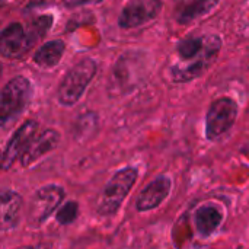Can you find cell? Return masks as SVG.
Wrapping results in <instances>:
<instances>
[{
    "instance_id": "7c38bea8",
    "label": "cell",
    "mask_w": 249,
    "mask_h": 249,
    "mask_svg": "<svg viewBox=\"0 0 249 249\" xmlns=\"http://www.w3.org/2000/svg\"><path fill=\"white\" fill-rule=\"evenodd\" d=\"M22 197L15 191H0V231L13 229L20 219Z\"/></svg>"
},
{
    "instance_id": "7a4b0ae2",
    "label": "cell",
    "mask_w": 249,
    "mask_h": 249,
    "mask_svg": "<svg viewBox=\"0 0 249 249\" xmlns=\"http://www.w3.org/2000/svg\"><path fill=\"white\" fill-rule=\"evenodd\" d=\"M96 74V63L86 57L80 61H77L63 77L58 90L57 98L58 102L64 107H73L77 104V101L85 93L86 88L89 86L90 80Z\"/></svg>"
},
{
    "instance_id": "ac0fdd59",
    "label": "cell",
    "mask_w": 249,
    "mask_h": 249,
    "mask_svg": "<svg viewBox=\"0 0 249 249\" xmlns=\"http://www.w3.org/2000/svg\"><path fill=\"white\" fill-rule=\"evenodd\" d=\"M51 22H53V18H51V16H41V18H38V19L35 20V23L32 25V29L29 31L31 38H32L34 41H36V35H35V34H38V36H42V35L50 29Z\"/></svg>"
},
{
    "instance_id": "44dd1931",
    "label": "cell",
    "mask_w": 249,
    "mask_h": 249,
    "mask_svg": "<svg viewBox=\"0 0 249 249\" xmlns=\"http://www.w3.org/2000/svg\"><path fill=\"white\" fill-rule=\"evenodd\" d=\"M0 74H1V64H0Z\"/></svg>"
},
{
    "instance_id": "4fadbf2b",
    "label": "cell",
    "mask_w": 249,
    "mask_h": 249,
    "mask_svg": "<svg viewBox=\"0 0 249 249\" xmlns=\"http://www.w3.org/2000/svg\"><path fill=\"white\" fill-rule=\"evenodd\" d=\"M196 228L198 233L204 238L213 235L223 222V213L212 204L203 206L196 212Z\"/></svg>"
},
{
    "instance_id": "5bb4252c",
    "label": "cell",
    "mask_w": 249,
    "mask_h": 249,
    "mask_svg": "<svg viewBox=\"0 0 249 249\" xmlns=\"http://www.w3.org/2000/svg\"><path fill=\"white\" fill-rule=\"evenodd\" d=\"M64 48H66V45L60 39L48 41L36 50V53L34 55V63L38 64L39 67L51 69L60 63V60L64 54Z\"/></svg>"
},
{
    "instance_id": "d6986e66",
    "label": "cell",
    "mask_w": 249,
    "mask_h": 249,
    "mask_svg": "<svg viewBox=\"0 0 249 249\" xmlns=\"http://www.w3.org/2000/svg\"><path fill=\"white\" fill-rule=\"evenodd\" d=\"M99 0H63V4L66 7H79V6H85V4H90V3H96Z\"/></svg>"
},
{
    "instance_id": "3957f363",
    "label": "cell",
    "mask_w": 249,
    "mask_h": 249,
    "mask_svg": "<svg viewBox=\"0 0 249 249\" xmlns=\"http://www.w3.org/2000/svg\"><path fill=\"white\" fill-rule=\"evenodd\" d=\"M31 98L32 85L26 77L18 76L7 82L0 90V127L18 118L28 107Z\"/></svg>"
},
{
    "instance_id": "277c9868",
    "label": "cell",
    "mask_w": 249,
    "mask_h": 249,
    "mask_svg": "<svg viewBox=\"0 0 249 249\" xmlns=\"http://www.w3.org/2000/svg\"><path fill=\"white\" fill-rule=\"evenodd\" d=\"M222 48V39L217 35L204 36L203 53L190 61H181L171 69V77L175 83H185L200 77L217 58Z\"/></svg>"
},
{
    "instance_id": "5b68a950",
    "label": "cell",
    "mask_w": 249,
    "mask_h": 249,
    "mask_svg": "<svg viewBox=\"0 0 249 249\" xmlns=\"http://www.w3.org/2000/svg\"><path fill=\"white\" fill-rule=\"evenodd\" d=\"M238 104L228 96L216 99L206 114V137L216 142L223 137L235 124L238 118Z\"/></svg>"
},
{
    "instance_id": "9a60e30c",
    "label": "cell",
    "mask_w": 249,
    "mask_h": 249,
    "mask_svg": "<svg viewBox=\"0 0 249 249\" xmlns=\"http://www.w3.org/2000/svg\"><path fill=\"white\" fill-rule=\"evenodd\" d=\"M220 0H191L188 4L182 7V10L178 15V22L179 23H190L209 12H212Z\"/></svg>"
},
{
    "instance_id": "8fae6325",
    "label": "cell",
    "mask_w": 249,
    "mask_h": 249,
    "mask_svg": "<svg viewBox=\"0 0 249 249\" xmlns=\"http://www.w3.org/2000/svg\"><path fill=\"white\" fill-rule=\"evenodd\" d=\"M58 143H60V134L55 130L50 128V130H45V131L36 134L32 139V142L29 143V146L26 147V150L23 152V155L20 156L22 166L29 168L32 163L38 162L47 153L57 149Z\"/></svg>"
},
{
    "instance_id": "8992f818",
    "label": "cell",
    "mask_w": 249,
    "mask_h": 249,
    "mask_svg": "<svg viewBox=\"0 0 249 249\" xmlns=\"http://www.w3.org/2000/svg\"><path fill=\"white\" fill-rule=\"evenodd\" d=\"M63 198H64V188L60 185L50 184V185L39 188L34 194V197L29 203L28 223L32 228L41 226L55 212V209L61 204Z\"/></svg>"
},
{
    "instance_id": "ffe728a7",
    "label": "cell",
    "mask_w": 249,
    "mask_h": 249,
    "mask_svg": "<svg viewBox=\"0 0 249 249\" xmlns=\"http://www.w3.org/2000/svg\"><path fill=\"white\" fill-rule=\"evenodd\" d=\"M18 249H50V245L47 244H38V245H28V247H22Z\"/></svg>"
},
{
    "instance_id": "52a82bcc",
    "label": "cell",
    "mask_w": 249,
    "mask_h": 249,
    "mask_svg": "<svg viewBox=\"0 0 249 249\" xmlns=\"http://www.w3.org/2000/svg\"><path fill=\"white\" fill-rule=\"evenodd\" d=\"M162 9V0H131L128 1L120 16L118 25L124 29H133L153 20Z\"/></svg>"
},
{
    "instance_id": "e0dca14e",
    "label": "cell",
    "mask_w": 249,
    "mask_h": 249,
    "mask_svg": "<svg viewBox=\"0 0 249 249\" xmlns=\"http://www.w3.org/2000/svg\"><path fill=\"white\" fill-rule=\"evenodd\" d=\"M79 216V204L76 201H67L64 206L60 207V210L57 212V222L63 226L73 223Z\"/></svg>"
},
{
    "instance_id": "ba28073f",
    "label": "cell",
    "mask_w": 249,
    "mask_h": 249,
    "mask_svg": "<svg viewBox=\"0 0 249 249\" xmlns=\"http://www.w3.org/2000/svg\"><path fill=\"white\" fill-rule=\"evenodd\" d=\"M36 131H38V123L34 120L23 123L15 131V134L9 140V143H7V146H6V149L0 158V168L3 171L10 169L12 165L20 159V156L23 155V152L29 146L32 139L36 136Z\"/></svg>"
},
{
    "instance_id": "30bf717a",
    "label": "cell",
    "mask_w": 249,
    "mask_h": 249,
    "mask_svg": "<svg viewBox=\"0 0 249 249\" xmlns=\"http://www.w3.org/2000/svg\"><path fill=\"white\" fill-rule=\"evenodd\" d=\"M171 187H172V182L169 177L166 175L156 177L140 193L137 203H136V209L139 212H150V210L158 209L168 198L171 193Z\"/></svg>"
},
{
    "instance_id": "9c48e42d",
    "label": "cell",
    "mask_w": 249,
    "mask_h": 249,
    "mask_svg": "<svg viewBox=\"0 0 249 249\" xmlns=\"http://www.w3.org/2000/svg\"><path fill=\"white\" fill-rule=\"evenodd\" d=\"M32 44L34 39L20 23H10L0 32V55L4 58L22 57Z\"/></svg>"
},
{
    "instance_id": "7402d4cb",
    "label": "cell",
    "mask_w": 249,
    "mask_h": 249,
    "mask_svg": "<svg viewBox=\"0 0 249 249\" xmlns=\"http://www.w3.org/2000/svg\"><path fill=\"white\" fill-rule=\"evenodd\" d=\"M0 3H1V0H0Z\"/></svg>"
},
{
    "instance_id": "2e32d148",
    "label": "cell",
    "mask_w": 249,
    "mask_h": 249,
    "mask_svg": "<svg viewBox=\"0 0 249 249\" xmlns=\"http://www.w3.org/2000/svg\"><path fill=\"white\" fill-rule=\"evenodd\" d=\"M204 50V36H191L185 38L178 44V53L182 58V61H190L198 57Z\"/></svg>"
},
{
    "instance_id": "6da1fadb",
    "label": "cell",
    "mask_w": 249,
    "mask_h": 249,
    "mask_svg": "<svg viewBox=\"0 0 249 249\" xmlns=\"http://www.w3.org/2000/svg\"><path fill=\"white\" fill-rule=\"evenodd\" d=\"M137 177H139V171L137 168L133 166H127L118 171L117 174H114L98 198V204H96L98 213L101 216L115 214L120 210L128 193L131 191V188L134 187Z\"/></svg>"
}]
</instances>
